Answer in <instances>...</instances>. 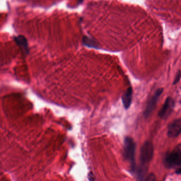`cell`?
Masks as SVG:
<instances>
[{"mask_svg": "<svg viewBox=\"0 0 181 181\" xmlns=\"http://www.w3.org/2000/svg\"><path fill=\"white\" fill-rule=\"evenodd\" d=\"M136 143L133 139L130 136H126L124 142V157L130 165L132 173H134L136 168L135 162Z\"/></svg>", "mask_w": 181, "mask_h": 181, "instance_id": "cell-1", "label": "cell"}, {"mask_svg": "<svg viewBox=\"0 0 181 181\" xmlns=\"http://www.w3.org/2000/svg\"><path fill=\"white\" fill-rule=\"evenodd\" d=\"M164 164L167 168H181V146L178 144L171 152H167L164 158Z\"/></svg>", "mask_w": 181, "mask_h": 181, "instance_id": "cell-2", "label": "cell"}, {"mask_svg": "<svg viewBox=\"0 0 181 181\" xmlns=\"http://www.w3.org/2000/svg\"><path fill=\"white\" fill-rule=\"evenodd\" d=\"M154 148L152 143L149 141L145 142L140 150V165L139 166L147 167V165H148L152 160L154 156Z\"/></svg>", "mask_w": 181, "mask_h": 181, "instance_id": "cell-3", "label": "cell"}, {"mask_svg": "<svg viewBox=\"0 0 181 181\" xmlns=\"http://www.w3.org/2000/svg\"><path fill=\"white\" fill-rule=\"evenodd\" d=\"M164 89L159 88L155 92L154 94H153L151 98H150L149 101L148 102L147 107L144 112V116L146 118H148L152 111L155 109L156 104L158 100L160 97L161 94H163Z\"/></svg>", "mask_w": 181, "mask_h": 181, "instance_id": "cell-4", "label": "cell"}, {"mask_svg": "<svg viewBox=\"0 0 181 181\" xmlns=\"http://www.w3.org/2000/svg\"><path fill=\"white\" fill-rule=\"evenodd\" d=\"M175 106V102L171 97H167L164 102L163 107L158 113L160 118L166 119L171 115Z\"/></svg>", "mask_w": 181, "mask_h": 181, "instance_id": "cell-5", "label": "cell"}, {"mask_svg": "<svg viewBox=\"0 0 181 181\" xmlns=\"http://www.w3.org/2000/svg\"><path fill=\"white\" fill-rule=\"evenodd\" d=\"M181 132V119H176L169 124L167 130V136L169 138H174L179 136Z\"/></svg>", "mask_w": 181, "mask_h": 181, "instance_id": "cell-6", "label": "cell"}, {"mask_svg": "<svg viewBox=\"0 0 181 181\" xmlns=\"http://www.w3.org/2000/svg\"><path fill=\"white\" fill-rule=\"evenodd\" d=\"M132 94H133L132 88L131 87H130L128 88V89L126 90V92H125V93L122 97L124 107L126 110H128L130 107L131 104Z\"/></svg>", "mask_w": 181, "mask_h": 181, "instance_id": "cell-7", "label": "cell"}, {"mask_svg": "<svg viewBox=\"0 0 181 181\" xmlns=\"http://www.w3.org/2000/svg\"><path fill=\"white\" fill-rule=\"evenodd\" d=\"M14 40L19 46L22 48L25 52L26 53L29 52L28 44L26 37L22 35H19L17 37H14Z\"/></svg>", "mask_w": 181, "mask_h": 181, "instance_id": "cell-8", "label": "cell"}, {"mask_svg": "<svg viewBox=\"0 0 181 181\" xmlns=\"http://www.w3.org/2000/svg\"><path fill=\"white\" fill-rule=\"evenodd\" d=\"M180 78H181V76H180V71H179L177 74H176V77H175V79H174V80L173 81V84H177L180 81Z\"/></svg>", "mask_w": 181, "mask_h": 181, "instance_id": "cell-9", "label": "cell"}, {"mask_svg": "<svg viewBox=\"0 0 181 181\" xmlns=\"http://www.w3.org/2000/svg\"><path fill=\"white\" fill-rule=\"evenodd\" d=\"M155 180H156V177L155 175L153 174H150L147 177V179H146V180L147 181H155Z\"/></svg>", "mask_w": 181, "mask_h": 181, "instance_id": "cell-10", "label": "cell"}, {"mask_svg": "<svg viewBox=\"0 0 181 181\" xmlns=\"http://www.w3.org/2000/svg\"><path fill=\"white\" fill-rule=\"evenodd\" d=\"M176 173L177 174H181V168H179L176 169Z\"/></svg>", "mask_w": 181, "mask_h": 181, "instance_id": "cell-11", "label": "cell"}]
</instances>
